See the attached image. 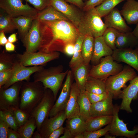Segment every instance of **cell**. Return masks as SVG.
Segmentation results:
<instances>
[{"instance_id":"obj_1","label":"cell","mask_w":138,"mask_h":138,"mask_svg":"<svg viewBox=\"0 0 138 138\" xmlns=\"http://www.w3.org/2000/svg\"><path fill=\"white\" fill-rule=\"evenodd\" d=\"M39 21L41 41L38 51L63 52L66 44H75L79 33L70 21L64 20Z\"/></svg>"},{"instance_id":"obj_2","label":"cell","mask_w":138,"mask_h":138,"mask_svg":"<svg viewBox=\"0 0 138 138\" xmlns=\"http://www.w3.org/2000/svg\"><path fill=\"white\" fill-rule=\"evenodd\" d=\"M45 90L40 82L23 81L20 91L19 108L30 114L42 98Z\"/></svg>"},{"instance_id":"obj_3","label":"cell","mask_w":138,"mask_h":138,"mask_svg":"<svg viewBox=\"0 0 138 138\" xmlns=\"http://www.w3.org/2000/svg\"><path fill=\"white\" fill-rule=\"evenodd\" d=\"M62 65L52 67L36 72L33 76L34 81L40 82L45 89H50L53 92L54 98L56 100L58 91L68 70L63 72Z\"/></svg>"},{"instance_id":"obj_4","label":"cell","mask_w":138,"mask_h":138,"mask_svg":"<svg viewBox=\"0 0 138 138\" xmlns=\"http://www.w3.org/2000/svg\"><path fill=\"white\" fill-rule=\"evenodd\" d=\"M85 12L77 29L79 33L94 38L102 36L107 27L95 8Z\"/></svg>"},{"instance_id":"obj_5","label":"cell","mask_w":138,"mask_h":138,"mask_svg":"<svg viewBox=\"0 0 138 138\" xmlns=\"http://www.w3.org/2000/svg\"><path fill=\"white\" fill-rule=\"evenodd\" d=\"M134 70L129 65L125 66L119 73L110 76L105 80L106 91L117 99L121 93V89L126 86V84L137 76Z\"/></svg>"},{"instance_id":"obj_6","label":"cell","mask_w":138,"mask_h":138,"mask_svg":"<svg viewBox=\"0 0 138 138\" xmlns=\"http://www.w3.org/2000/svg\"><path fill=\"white\" fill-rule=\"evenodd\" d=\"M122 64L116 62L111 55L102 58L98 64L93 65L88 76L105 81L109 77L119 73L123 69Z\"/></svg>"},{"instance_id":"obj_7","label":"cell","mask_w":138,"mask_h":138,"mask_svg":"<svg viewBox=\"0 0 138 138\" xmlns=\"http://www.w3.org/2000/svg\"><path fill=\"white\" fill-rule=\"evenodd\" d=\"M23 81L15 83L6 89L0 88V111H14L19 108V94Z\"/></svg>"},{"instance_id":"obj_8","label":"cell","mask_w":138,"mask_h":138,"mask_svg":"<svg viewBox=\"0 0 138 138\" xmlns=\"http://www.w3.org/2000/svg\"><path fill=\"white\" fill-rule=\"evenodd\" d=\"M0 8L13 18L21 16L36 19L38 12L22 0H0Z\"/></svg>"},{"instance_id":"obj_9","label":"cell","mask_w":138,"mask_h":138,"mask_svg":"<svg viewBox=\"0 0 138 138\" xmlns=\"http://www.w3.org/2000/svg\"><path fill=\"white\" fill-rule=\"evenodd\" d=\"M60 53L57 51L44 52H24L17 54L15 61L25 66L44 65L47 62L58 58Z\"/></svg>"},{"instance_id":"obj_10","label":"cell","mask_w":138,"mask_h":138,"mask_svg":"<svg viewBox=\"0 0 138 138\" xmlns=\"http://www.w3.org/2000/svg\"><path fill=\"white\" fill-rule=\"evenodd\" d=\"M55 100L52 91L49 89H45L42 98L31 113L30 116L36 120L37 130L39 132L43 122L49 118Z\"/></svg>"},{"instance_id":"obj_11","label":"cell","mask_w":138,"mask_h":138,"mask_svg":"<svg viewBox=\"0 0 138 138\" xmlns=\"http://www.w3.org/2000/svg\"><path fill=\"white\" fill-rule=\"evenodd\" d=\"M44 65H40L27 67L15 61L13 68V73L11 78L1 88L5 89L18 82L24 80L30 81L31 75L44 68Z\"/></svg>"},{"instance_id":"obj_12","label":"cell","mask_w":138,"mask_h":138,"mask_svg":"<svg viewBox=\"0 0 138 138\" xmlns=\"http://www.w3.org/2000/svg\"><path fill=\"white\" fill-rule=\"evenodd\" d=\"M120 109V106L117 104L114 105L112 119L109 133L115 136L135 138L136 134L138 133V127L135 128L133 130H129L127 128V124L119 118L118 113Z\"/></svg>"},{"instance_id":"obj_13","label":"cell","mask_w":138,"mask_h":138,"mask_svg":"<svg viewBox=\"0 0 138 138\" xmlns=\"http://www.w3.org/2000/svg\"><path fill=\"white\" fill-rule=\"evenodd\" d=\"M72 74V71L68 70L61 93L50 112L49 117H53L61 111L65 110L73 83Z\"/></svg>"},{"instance_id":"obj_14","label":"cell","mask_w":138,"mask_h":138,"mask_svg":"<svg viewBox=\"0 0 138 138\" xmlns=\"http://www.w3.org/2000/svg\"><path fill=\"white\" fill-rule=\"evenodd\" d=\"M50 5L65 16L77 29L83 14L65 0H50Z\"/></svg>"},{"instance_id":"obj_15","label":"cell","mask_w":138,"mask_h":138,"mask_svg":"<svg viewBox=\"0 0 138 138\" xmlns=\"http://www.w3.org/2000/svg\"><path fill=\"white\" fill-rule=\"evenodd\" d=\"M22 41L26 49L25 52H34L38 51L41 41L39 20L36 19L33 20L30 29Z\"/></svg>"},{"instance_id":"obj_16","label":"cell","mask_w":138,"mask_h":138,"mask_svg":"<svg viewBox=\"0 0 138 138\" xmlns=\"http://www.w3.org/2000/svg\"><path fill=\"white\" fill-rule=\"evenodd\" d=\"M130 81L129 84L122 90L118 98L122 99L120 109L132 113V110L130 107L132 101L138 98V76Z\"/></svg>"},{"instance_id":"obj_17","label":"cell","mask_w":138,"mask_h":138,"mask_svg":"<svg viewBox=\"0 0 138 138\" xmlns=\"http://www.w3.org/2000/svg\"><path fill=\"white\" fill-rule=\"evenodd\" d=\"M111 55L114 61L125 63L138 72V46L134 49L117 48Z\"/></svg>"},{"instance_id":"obj_18","label":"cell","mask_w":138,"mask_h":138,"mask_svg":"<svg viewBox=\"0 0 138 138\" xmlns=\"http://www.w3.org/2000/svg\"><path fill=\"white\" fill-rule=\"evenodd\" d=\"M67 119L65 110L53 117L46 119L41 124L39 131L42 138H48L53 131L63 126Z\"/></svg>"},{"instance_id":"obj_19","label":"cell","mask_w":138,"mask_h":138,"mask_svg":"<svg viewBox=\"0 0 138 138\" xmlns=\"http://www.w3.org/2000/svg\"><path fill=\"white\" fill-rule=\"evenodd\" d=\"M104 17L105 23L107 28H112L123 33L131 32L132 29L128 26L122 18L120 11L114 8Z\"/></svg>"},{"instance_id":"obj_20","label":"cell","mask_w":138,"mask_h":138,"mask_svg":"<svg viewBox=\"0 0 138 138\" xmlns=\"http://www.w3.org/2000/svg\"><path fill=\"white\" fill-rule=\"evenodd\" d=\"M113 95L110 93L105 99L91 104L90 111V118L105 116H112L114 109Z\"/></svg>"},{"instance_id":"obj_21","label":"cell","mask_w":138,"mask_h":138,"mask_svg":"<svg viewBox=\"0 0 138 138\" xmlns=\"http://www.w3.org/2000/svg\"><path fill=\"white\" fill-rule=\"evenodd\" d=\"M80 92V89L76 83H73L71 86L69 98L65 109L67 119L80 115L77 98Z\"/></svg>"},{"instance_id":"obj_22","label":"cell","mask_w":138,"mask_h":138,"mask_svg":"<svg viewBox=\"0 0 138 138\" xmlns=\"http://www.w3.org/2000/svg\"><path fill=\"white\" fill-rule=\"evenodd\" d=\"M113 52V50L105 42L102 36L95 38L91 63L93 65L98 64L103 57L112 55Z\"/></svg>"},{"instance_id":"obj_23","label":"cell","mask_w":138,"mask_h":138,"mask_svg":"<svg viewBox=\"0 0 138 138\" xmlns=\"http://www.w3.org/2000/svg\"><path fill=\"white\" fill-rule=\"evenodd\" d=\"M120 12L128 24H137L138 23V1L128 0Z\"/></svg>"},{"instance_id":"obj_24","label":"cell","mask_w":138,"mask_h":138,"mask_svg":"<svg viewBox=\"0 0 138 138\" xmlns=\"http://www.w3.org/2000/svg\"><path fill=\"white\" fill-rule=\"evenodd\" d=\"M115 44L117 48H133L138 46V38L132 32L123 33L119 32Z\"/></svg>"},{"instance_id":"obj_25","label":"cell","mask_w":138,"mask_h":138,"mask_svg":"<svg viewBox=\"0 0 138 138\" xmlns=\"http://www.w3.org/2000/svg\"><path fill=\"white\" fill-rule=\"evenodd\" d=\"M67 119L65 127L69 131L73 138L86 131V120L80 116Z\"/></svg>"},{"instance_id":"obj_26","label":"cell","mask_w":138,"mask_h":138,"mask_svg":"<svg viewBox=\"0 0 138 138\" xmlns=\"http://www.w3.org/2000/svg\"><path fill=\"white\" fill-rule=\"evenodd\" d=\"M36 19L39 21L64 20L69 21L65 16L51 5L41 11L38 12Z\"/></svg>"},{"instance_id":"obj_27","label":"cell","mask_w":138,"mask_h":138,"mask_svg":"<svg viewBox=\"0 0 138 138\" xmlns=\"http://www.w3.org/2000/svg\"><path fill=\"white\" fill-rule=\"evenodd\" d=\"M90 70L89 64L84 63L72 71L75 82L80 91H85V86Z\"/></svg>"},{"instance_id":"obj_28","label":"cell","mask_w":138,"mask_h":138,"mask_svg":"<svg viewBox=\"0 0 138 138\" xmlns=\"http://www.w3.org/2000/svg\"><path fill=\"white\" fill-rule=\"evenodd\" d=\"M85 36V35L79 33L75 42L74 53L69 64L71 71L84 63L82 53L81 47Z\"/></svg>"},{"instance_id":"obj_29","label":"cell","mask_w":138,"mask_h":138,"mask_svg":"<svg viewBox=\"0 0 138 138\" xmlns=\"http://www.w3.org/2000/svg\"><path fill=\"white\" fill-rule=\"evenodd\" d=\"M34 19L24 16L13 18L21 41L24 39L30 29Z\"/></svg>"},{"instance_id":"obj_30","label":"cell","mask_w":138,"mask_h":138,"mask_svg":"<svg viewBox=\"0 0 138 138\" xmlns=\"http://www.w3.org/2000/svg\"><path fill=\"white\" fill-rule=\"evenodd\" d=\"M112 117V116H105L90 118L86 121V131H96L110 124Z\"/></svg>"},{"instance_id":"obj_31","label":"cell","mask_w":138,"mask_h":138,"mask_svg":"<svg viewBox=\"0 0 138 138\" xmlns=\"http://www.w3.org/2000/svg\"><path fill=\"white\" fill-rule=\"evenodd\" d=\"M85 90L96 94L103 93L106 91L105 81L88 76L85 85Z\"/></svg>"},{"instance_id":"obj_32","label":"cell","mask_w":138,"mask_h":138,"mask_svg":"<svg viewBox=\"0 0 138 138\" xmlns=\"http://www.w3.org/2000/svg\"><path fill=\"white\" fill-rule=\"evenodd\" d=\"M94 38L91 36H86L82 44V53L84 63L86 65H89L93 56Z\"/></svg>"},{"instance_id":"obj_33","label":"cell","mask_w":138,"mask_h":138,"mask_svg":"<svg viewBox=\"0 0 138 138\" xmlns=\"http://www.w3.org/2000/svg\"><path fill=\"white\" fill-rule=\"evenodd\" d=\"M77 101L79 108L80 116L87 121L90 118V111L91 103L87 96L85 91H80Z\"/></svg>"},{"instance_id":"obj_34","label":"cell","mask_w":138,"mask_h":138,"mask_svg":"<svg viewBox=\"0 0 138 138\" xmlns=\"http://www.w3.org/2000/svg\"><path fill=\"white\" fill-rule=\"evenodd\" d=\"M16 29L13 18L3 9L0 8V32L3 31L5 34L11 33Z\"/></svg>"},{"instance_id":"obj_35","label":"cell","mask_w":138,"mask_h":138,"mask_svg":"<svg viewBox=\"0 0 138 138\" xmlns=\"http://www.w3.org/2000/svg\"><path fill=\"white\" fill-rule=\"evenodd\" d=\"M37 127L35 118L33 117L30 116L26 122L19 127L17 131L19 134L21 138H31Z\"/></svg>"},{"instance_id":"obj_36","label":"cell","mask_w":138,"mask_h":138,"mask_svg":"<svg viewBox=\"0 0 138 138\" xmlns=\"http://www.w3.org/2000/svg\"><path fill=\"white\" fill-rule=\"evenodd\" d=\"M3 50L0 54V72L12 69L14 66L16 54H10Z\"/></svg>"},{"instance_id":"obj_37","label":"cell","mask_w":138,"mask_h":138,"mask_svg":"<svg viewBox=\"0 0 138 138\" xmlns=\"http://www.w3.org/2000/svg\"><path fill=\"white\" fill-rule=\"evenodd\" d=\"M128 0H105L101 4L95 7L102 17L109 14L119 3Z\"/></svg>"},{"instance_id":"obj_38","label":"cell","mask_w":138,"mask_h":138,"mask_svg":"<svg viewBox=\"0 0 138 138\" xmlns=\"http://www.w3.org/2000/svg\"><path fill=\"white\" fill-rule=\"evenodd\" d=\"M119 31L112 28H107L102 36L105 43L113 50L117 49L115 41Z\"/></svg>"},{"instance_id":"obj_39","label":"cell","mask_w":138,"mask_h":138,"mask_svg":"<svg viewBox=\"0 0 138 138\" xmlns=\"http://www.w3.org/2000/svg\"><path fill=\"white\" fill-rule=\"evenodd\" d=\"M0 117L8 124L10 128L15 131H17L19 127L15 118L14 111H0Z\"/></svg>"},{"instance_id":"obj_40","label":"cell","mask_w":138,"mask_h":138,"mask_svg":"<svg viewBox=\"0 0 138 138\" xmlns=\"http://www.w3.org/2000/svg\"><path fill=\"white\" fill-rule=\"evenodd\" d=\"M110 124H108L103 129L91 131H85L84 133V138H98L109 132Z\"/></svg>"},{"instance_id":"obj_41","label":"cell","mask_w":138,"mask_h":138,"mask_svg":"<svg viewBox=\"0 0 138 138\" xmlns=\"http://www.w3.org/2000/svg\"><path fill=\"white\" fill-rule=\"evenodd\" d=\"M14 114L19 127L25 124L28 120L30 114L19 108L14 111Z\"/></svg>"},{"instance_id":"obj_42","label":"cell","mask_w":138,"mask_h":138,"mask_svg":"<svg viewBox=\"0 0 138 138\" xmlns=\"http://www.w3.org/2000/svg\"><path fill=\"white\" fill-rule=\"evenodd\" d=\"M32 5L38 12L50 5V0H24Z\"/></svg>"},{"instance_id":"obj_43","label":"cell","mask_w":138,"mask_h":138,"mask_svg":"<svg viewBox=\"0 0 138 138\" xmlns=\"http://www.w3.org/2000/svg\"><path fill=\"white\" fill-rule=\"evenodd\" d=\"M85 93L91 104L96 103L105 99L109 96L110 94L107 91L99 94L90 93L86 91Z\"/></svg>"},{"instance_id":"obj_44","label":"cell","mask_w":138,"mask_h":138,"mask_svg":"<svg viewBox=\"0 0 138 138\" xmlns=\"http://www.w3.org/2000/svg\"><path fill=\"white\" fill-rule=\"evenodd\" d=\"M11 69L0 72V88L6 84L11 78L13 73Z\"/></svg>"},{"instance_id":"obj_45","label":"cell","mask_w":138,"mask_h":138,"mask_svg":"<svg viewBox=\"0 0 138 138\" xmlns=\"http://www.w3.org/2000/svg\"><path fill=\"white\" fill-rule=\"evenodd\" d=\"M10 126L8 124L0 117V138H7Z\"/></svg>"},{"instance_id":"obj_46","label":"cell","mask_w":138,"mask_h":138,"mask_svg":"<svg viewBox=\"0 0 138 138\" xmlns=\"http://www.w3.org/2000/svg\"><path fill=\"white\" fill-rule=\"evenodd\" d=\"M105 0H88L85 3L83 8L84 11L95 8L101 4Z\"/></svg>"},{"instance_id":"obj_47","label":"cell","mask_w":138,"mask_h":138,"mask_svg":"<svg viewBox=\"0 0 138 138\" xmlns=\"http://www.w3.org/2000/svg\"><path fill=\"white\" fill-rule=\"evenodd\" d=\"M75 44L69 43L66 44L64 46L63 52L69 56H73L74 52Z\"/></svg>"},{"instance_id":"obj_48","label":"cell","mask_w":138,"mask_h":138,"mask_svg":"<svg viewBox=\"0 0 138 138\" xmlns=\"http://www.w3.org/2000/svg\"><path fill=\"white\" fill-rule=\"evenodd\" d=\"M65 129V127L63 126L53 131L49 136L48 138H58L63 134Z\"/></svg>"},{"instance_id":"obj_49","label":"cell","mask_w":138,"mask_h":138,"mask_svg":"<svg viewBox=\"0 0 138 138\" xmlns=\"http://www.w3.org/2000/svg\"><path fill=\"white\" fill-rule=\"evenodd\" d=\"M7 138H21L17 131H15L10 128L9 129Z\"/></svg>"},{"instance_id":"obj_50","label":"cell","mask_w":138,"mask_h":138,"mask_svg":"<svg viewBox=\"0 0 138 138\" xmlns=\"http://www.w3.org/2000/svg\"><path fill=\"white\" fill-rule=\"evenodd\" d=\"M66 2L71 3L83 9L85 3L83 0H65Z\"/></svg>"},{"instance_id":"obj_51","label":"cell","mask_w":138,"mask_h":138,"mask_svg":"<svg viewBox=\"0 0 138 138\" xmlns=\"http://www.w3.org/2000/svg\"><path fill=\"white\" fill-rule=\"evenodd\" d=\"M5 33L3 31L0 32V45L4 46L8 42V40L6 37Z\"/></svg>"},{"instance_id":"obj_52","label":"cell","mask_w":138,"mask_h":138,"mask_svg":"<svg viewBox=\"0 0 138 138\" xmlns=\"http://www.w3.org/2000/svg\"><path fill=\"white\" fill-rule=\"evenodd\" d=\"M5 46V50L7 51H13L15 50V46L13 43L8 42Z\"/></svg>"},{"instance_id":"obj_53","label":"cell","mask_w":138,"mask_h":138,"mask_svg":"<svg viewBox=\"0 0 138 138\" xmlns=\"http://www.w3.org/2000/svg\"><path fill=\"white\" fill-rule=\"evenodd\" d=\"M16 37V34L13 33L10 35L8 39V42L14 43L16 42L17 41Z\"/></svg>"},{"instance_id":"obj_54","label":"cell","mask_w":138,"mask_h":138,"mask_svg":"<svg viewBox=\"0 0 138 138\" xmlns=\"http://www.w3.org/2000/svg\"><path fill=\"white\" fill-rule=\"evenodd\" d=\"M63 135L60 136V138H73L69 131L65 127Z\"/></svg>"},{"instance_id":"obj_55","label":"cell","mask_w":138,"mask_h":138,"mask_svg":"<svg viewBox=\"0 0 138 138\" xmlns=\"http://www.w3.org/2000/svg\"><path fill=\"white\" fill-rule=\"evenodd\" d=\"M32 138H42L40 132L37 130L34 132L32 136Z\"/></svg>"},{"instance_id":"obj_56","label":"cell","mask_w":138,"mask_h":138,"mask_svg":"<svg viewBox=\"0 0 138 138\" xmlns=\"http://www.w3.org/2000/svg\"><path fill=\"white\" fill-rule=\"evenodd\" d=\"M132 32L135 36L138 38V23L137 24L135 28Z\"/></svg>"},{"instance_id":"obj_57","label":"cell","mask_w":138,"mask_h":138,"mask_svg":"<svg viewBox=\"0 0 138 138\" xmlns=\"http://www.w3.org/2000/svg\"><path fill=\"white\" fill-rule=\"evenodd\" d=\"M105 138H115L116 137L115 136L112 135H109L108 133L106 134L105 135Z\"/></svg>"},{"instance_id":"obj_58","label":"cell","mask_w":138,"mask_h":138,"mask_svg":"<svg viewBox=\"0 0 138 138\" xmlns=\"http://www.w3.org/2000/svg\"><path fill=\"white\" fill-rule=\"evenodd\" d=\"M84 133L80 134L75 136L74 138H84Z\"/></svg>"},{"instance_id":"obj_59","label":"cell","mask_w":138,"mask_h":138,"mask_svg":"<svg viewBox=\"0 0 138 138\" xmlns=\"http://www.w3.org/2000/svg\"><path fill=\"white\" fill-rule=\"evenodd\" d=\"M135 138H138V135H136Z\"/></svg>"},{"instance_id":"obj_60","label":"cell","mask_w":138,"mask_h":138,"mask_svg":"<svg viewBox=\"0 0 138 138\" xmlns=\"http://www.w3.org/2000/svg\"><path fill=\"white\" fill-rule=\"evenodd\" d=\"M86 0V1H88V0Z\"/></svg>"}]
</instances>
